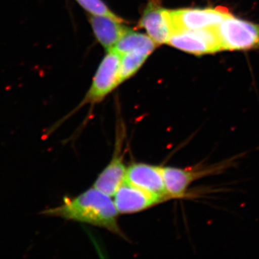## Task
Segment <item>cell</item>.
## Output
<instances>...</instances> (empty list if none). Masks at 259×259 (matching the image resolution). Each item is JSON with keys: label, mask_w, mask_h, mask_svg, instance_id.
Returning <instances> with one entry per match:
<instances>
[{"label": "cell", "mask_w": 259, "mask_h": 259, "mask_svg": "<svg viewBox=\"0 0 259 259\" xmlns=\"http://www.w3.org/2000/svg\"><path fill=\"white\" fill-rule=\"evenodd\" d=\"M41 214L98 227L127 239L119 226V212L111 197L94 187L76 197H64L60 205Z\"/></svg>", "instance_id": "1"}, {"label": "cell", "mask_w": 259, "mask_h": 259, "mask_svg": "<svg viewBox=\"0 0 259 259\" xmlns=\"http://www.w3.org/2000/svg\"><path fill=\"white\" fill-rule=\"evenodd\" d=\"M235 159H229L208 166H197L180 168L175 166H163L167 193L171 199H185L188 196L191 185L195 181L223 173L232 166Z\"/></svg>", "instance_id": "2"}, {"label": "cell", "mask_w": 259, "mask_h": 259, "mask_svg": "<svg viewBox=\"0 0 259 259\" xmlns=\"http://www.w3.org/2000/svg\"><path fill=\"white\" fill-rule=\"evenodd\" d=\"M168 44L179 50L197 56L223 51L218 26L173 32Z\"/></svg>", "instance_id": "3"}, {"label": "cell", "mask_w": 259, "mask_h": 259, "mask_svg": "<svg viewBox=\"0 0 259 259\" xmlns=\"http://www.w3.org/2000/svg\"><path fill=\"white\" fill-rule=\"evenodd\" d=\"M120 61L121 54L117 51L114 49L108 51L99 66L93 79V84L80 107L87 104L94 105L102 102L120 84L119 80Z\"/></svg>", "instance_id": "4"}, {"label": "cell", "mask_w": 259, "mask_h": 259, "mask_svg": "<svg viewBox=\"0 0 259 259\" xmlns=\"http://www.w3.org/2000/svg\"><path fill=\"white\" fill-rule=\"evenodd\" d=\"M223 51L248 50L258 47L259 25L231 15L218 26Z\"/></svg>", "instance_id": "5"}, {"label": "cell", "mask_w": 259, "mask_h": 259, "mask_svg": "<svg viewBox=\"0 0 259 259\" xmlns=\"http://www.w3.org/2000/svg\"><path fill=\"white\" fill-rule=\"evenodd\" d=\"M173 32L218 26L232 15L223 7L169 10Z\"/></svg>", "instance_id": "6"}, {"label": "cell", "mask_w": 259, "mask_h": 259, "mask_svg": "<svg viewBox=\"0 0 259 259\" xmlns=\"http://www.w3.org/2000/svg\"><path fill=\"white\" fill-rule=\"evenodd\" d=\"M113 201L121 214L143 212L166 202L156 194L142 190L126 180L116 191Z\"/></svg>", "instance_id": "7"}, {"label": "cell", "mask_w": 259, "mask_h": 259, "mask_svg": "<svg viewBox=\"0 0 259 259\" xmlns=\"http://www.w3.org/2000/svg\"><path fill=\"white\" fill-rule=\"evenodd\" d=\"M124 132L120 127V131L117 132L115 151L110 163L98 175L94 183V187L104 193L112 197L116 191L125 180L127 167L124 163L123 144Z\"/></svg>", "instance_id": "8"}, {"label": "cell", "mask_w": 259, "mask_h": 259, "mask_svg": "<svg viewBox=\"0 0 259 259\" xmlns=\"http://www.w3.org/2000/svg\"><path fill=\"white\" fill-rule=\"evenodd\" d=\"M125 180L142 190L156 194L166 202L171 200L165 186L163 166L134 162L127 168Z\"/></svg>", "instance_id": "9"}, {"label": "cell", "mask_w": 259, "mask_h": 259, "mask_svg": "<svg viewBox=\"0 0 259 259\" xmlns=\"http://www.w3.org/2000/svg\"><path fill=\"white\" fill-rule=\"evenodd\" d=\"M139 26L146 30L148 36L158 46L168 44L173 33L169 10L162 8L156 0H151L144 10Z\"/></svg>", "instance_id": "10"}, {"label": "cell", "mask_w": 259, "mask_h": 259, "mask_svg": "<svg viewBox=\"0 0 259 259\" xmlns=\"http://www.w3.org/2000/svg\"><path fill=\"white\" fill-rule=\"evenodd\" d=\"M90 20L97 40L107 51L113 49L128 30L122 25V21L110 17L92 15Z\"/></svg>", "instance_id": "11"}, {"label": "cell", "mask_w": 259, "mask_h": 259, "mask_svg": "<svg viewBox=\"0 0 259 259\" xmlns=\"http://www.w3.org/2000/svg\"><path fill=\"white\" fill-rule=\"evenodd\" d=\"M156 47L157 44L148 35L128 29L113 49L121 55L127 53L140 52L150 56Z\"/></svg>", "instance_id": "12"}, {"label": "cell", "mask_w": 259, "mask_h": 259, "mask_svg": "<svg viewBox=\"0 0 259 259\" xmlns=\"http://www.w3.org/2000/svg\"><path fill=\"white\" fill-rule=\"evenodd\" d=\"M148 54L131 52L121 55L119 80L122 83L134 76L147 60Z\"/></svg>", "instance_id": "13"}, {"label": "cell", "mask_w": 259, "mask_h": 259, "mask_svg": "<svg viewBox=\"0 0 259 259\" xmlns=\"http://www.w3.org/2000/svg\"><path fill=\"white\" fill-rule=\"evenodd\" d=\"M76 1L90 14L110 17V18L123 22V20L115 15L112 10L109 9L102 0H76Z\"/></svg>", "instance_id": "14"}, {"label": "cell", "mask_w": 259, "mask_h": 259, "mask_svg": "<svg viewBox=\"0 0 259 259\" xmlns=\"http://www.w3.org/2000/svg\"><path fill=\"white\" fill-rule=\"evenodd\" d=\"M258 47H259V44H258Z\"/></svg>", "instance_id": "15"}]
</instances>
